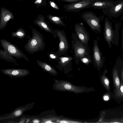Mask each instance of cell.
<instances>
[{"mask_svg": "<svg viewBox=\"0 0 123 123\" xmlns=\"http://www.w3.org/2000/svg\"><path fill=\"white\" fill-rule=\"evenodd\" d=\"M32 37L28 36L29 39L24 48L28 53L32 54L43 50L45 48V43L44 37L42 34L35 28L31 27Z\"/></svg>", "mask_w": 123, "mask_h": 123, "instance_id": "1", "label": "cell"}, {"mask_svg": "<svg viewBox=\"0 0 123 123\" xmlns=\"http://www.w3.org/2000/svg\"><path fill=\"white\" fill-rule=\"evenodd\" d=\"M55 82L53 86V89L55 91L68 92L79 93H89L95 90L92 87H87L85 86H77L70 82L63 80L53 79Z\"/></svg>", "mask_w": 123, "mask_h": 123, "instance_id": "2", "label": "cell"}, {"mask_svg": "<svg viewBox=\"0 0 123 123\" xmlns=\"http://www.w3.org/2000/svg\"><path fill=\"white\" fill-rule=\"evenodd\" d=\"M82 19L86 22L91 29L96 33H100L101 26V18L91 11H86L83 13L81 15Z\"/></svg>", "mask_w": 123, "mask_h": 123, "instance_id": "3", "label": "cell"}, {"mask_svg": "<svg viewBox=\"0 0 123 123\" xmlns=\"http://www.w3.org/2000/svg\"><path fill=\"white\" fill-rule=\"evenodd\" d=\"M2 46L11 55L18 59L23 58L28 62H29L28 57L16 45L6 40L2 39L0 40Z\"/></svg>", "mask_w": 123, "mask_h": 123, "instance_id": "4", "label": "cell"}, {"mask_svg": "<svg viewBox=\"0 0 123 123\" xmlns=\"http://www.w3.org/2000/svg\"><path fill=\"white\" fill-rule=\"evenodd\" d=\"M103 13L111 17L117 18L123 14V0H116L111 6L102 10Z\"/></svg>", "mask_w": 123, "mask_h": 123, "instance_id": "5", "label": "cell"}, {"mask_svg": "<svg viewBox=\"0 0 123 123\" xmlns=\"http://www.w3.org/2000/svg\"><path fill=\"white\" fill-rule=\"evenodd\" d=\"M93 0H82L64 5L63 6L65 10L67 11L75 12H79L84 9L91 7Z\"/></svg>", "mask_w": 123, "mask_h": 123, "instance_id": "6", "label": "cell"}, {"mask_svg": "<svg viewBox=\"0 0 123 123\" xmlns=\"http://www.w3.org/2000/svg\"><path fill=\"white\" fill-rule=\"evenodd\" d=\"M35 102L26 104L22 106L17 107L6 116L0 117V120L13 119L22 115L25 112L31 110Z\"/></svg>", "mask_w": 123, "mask_h": 123, "instance_id": "7", "label": "cell"}, {"mask_svg": "<svg viewBox=\"0 0 123 123\" xmlns=\"http://www.w3.org/2000/svg\"><path fill=\"white\" fill-rule=\"evenodd\" d=\"M115 32L112 27L111 22L107 18H106L104 21V36L110 48L111 47V43L113 40Z\"/></svg>", "mask_w": 123, "mask_h": 123, "instance_id": "8", "label": "cell"}, {"mask_svg": "<svg viewBox=\"0 0 123 123\" xmlns=\"http://www.w3.org/2000/svg\"><path fill=\"white\" fill-rule=\"evenodd\" d=\"M98 40H95L93 42V59L95 66L99 70L103 66L105 58L102 57V54L99 48Z\"/></svg>", "mask_w": 123, "mask_h": 123, "instance_id": "9", "label": "cell"}, {"mask_svg": "<svg viewBox=\"0 0 123 123\" xmlns=\"http://www.w3.org/2000/svg\"><path fill=\"white\" fill-rule=\"evenodd\" d=\"M14 16L12 12L8 9L3 7L0 9V30L4 29L7 26L8 21L13 20Z\"/></svg>", "mask_w": 123, "mask_h": 123, "instance_id": "10", "label": "cell"}, {"mask_svg": "<svg viewBox=\"0 0 123 123\" xmlns=\"http://www.w3.org/2000/svg\"><path fill=\"white\" fill-rule=\"evenodd\" d=\"M0 71L5 75L13 78L25 77L30 73L28 70L23 69L9 68L1 69Z\"/></svg>", "mask_w": 123, "mask_h": 123, "instance_id": "11", "label": "cell"}, {"mask_svg": "<svg viewBox=\"0 0 123 123\" xmlns=\"http://www.w3.org/2000/svg\"><path fill=\"white\" fill-rule=\"evenodd\" d=\"M34 24L45 31L53 34L54 32L52 28L46 21L44 17L42 14L38 15L34 20Z\"/></svg>", "mask_w": 123, "mask_h": 123, "instance_id": "12", "label": "cell"}, {"mask_svg": "<svg viewBox=\"0 0 123 123\" xmlns=\"http://www.w3.org/2000/svg\"><path fill=\"white\" fill-rule=\"evenodd\" d=\"M75 30L79 39L83 43H87L89 37L87 32L85 30L84 26L80 23H77L75 25Z\"/></svg>", "mask_w": 123, "mask_h": 123, "instance_id": "13", "label": "cell"}, {"mask_svg": "<svg viewBox=\"0 0 123 123\" xmlns=\"http://www.w3.org/2000/svg\"><path fill=\"white\" fill-rule=\"evenodd\" d=\"M115 2L113 0H93L91 7L95 9L103 10L111 6Z\"/></svg>", "mask_w": 123, "mask_h": 123, "instance_id": "14", "label": "cell"}, {"mask_svg": "<svg viewBox=\"0 0 123 123\" xmlns=\"http://www.w3.org/2000/svg\"><path fill=\"white\" fill-rule=\"evenodd\" d=\"M55 31L60 40L59 50L61 52H64L67 50L68 48L69 45L67 39L62 31L59 30Z\"/></svg>", "mask_w": 123, "mask_h": 123, "instance_id": "15", "label": "cell"}, {"mask_svg": "<svg viewBox=\"0 0 123 123\" xmlns=\"http://www.w3.org/2000/svg\"><path fill=\"white\" fill-rule=\"evenodd\" d=\"M36 62L44 71L53 75L56 76L57 74L58 73L56 70L50 65L45 62H43L38 60H37Z\"/></svg>", "mask_w": 123, "mask_h": 123, "instance_id": "16", "label": "cell"}, {"mask_svg": "<svg viewBox=\"0 0 123 123\" xmlns=\"http://www.w3.org/2000/svg\"><path fill=\"white\" fill-rule=\"evenodd\" d=\"M74 51L76 56L79 58H83L87 55L85 47L83 45L77 43L74 45Z\"/></svg>", "mask_w": 123, "mask_h": 123, "instance_id": "17", "label": "cell"}, {"mask_svg": "<svg viewBox=\"0 0 123 123\" xmlns=\"http://www.w3.org/2000/svg\"><path fill=\"white\" fill-rule=\"evenodd\" d=\"M0 58L9 62H13L16 65H19L16 63V59L7 51L4 49H0Z\"/></svg>", "mask_w": 123, "mask_h": 123, "instance_id": "18", "label": "cell"}, {"mask_svg": "<svg viewBox=\"0 0 123 123\" xmlns=\"http://www.w3.org/2000/svg\"><path fill=\"white\" fill-rule=\"evenodd\" d=\"M56 123H78L84 122L80 120L72 119L64 117L62 116H58Z\"/></svg>", "mask_w": 123, "mask_h": 123, "instance_id": "19", "label": "cell"}, {"mask_svg": "<svg viewBox=\"0 0 123 123\" xmlns=\"http://www.w3.org/2000/svg\"><path fill=\"white\" fill-rule=\"evenodd\" d=\"M12 37H17L22 39L25 37H27L26 32L22 27L19 28L16 32H13L11 33Z\"/></svg>", "mask_w": 123, "mask_h": 123, "instance_id": "20", "label": "cell"}, {"mask_svg": "<svg viewBox=\"0 0 123 123\" xmlns=\"http://www.w3.org/2000/svg\"><path fill=\"white\" fill-rule=\"evenodd\" d=\"M113 79L114 85L117 90L116 94L117 95L120 87V82L119 77L118 70L115 68L113 72Z\"/></svg>", "mask_w": 123, "mask_h": 123, "instance_id": "21", "label": "cell"}, {"mask_svg": "<svg viewBox=\"0 0 123 123\" xmlns=\"http://www.w3.org/2000/svg\"><path fill=\"white\" fill-rule=\"evenodd\" d=\"M47 18L49 21L55 24L63 26L66 25L62 21L60 17L49 14L47 15Z\"/></svg>", "mask_w": 123, "mask_h": 123, "instance_id": "22", "label": "cell"}, {"mask_svg": "<svg viewBox=\"0 0 123 123\" xmlns=\"http://www.w3.org/2000/svg\"><path fill=\"white\" fill-rule=\"evenodd\" d=\"M107 72L106 70L104 71L102 75L101 76L100 79L102 83L104 86L107 90H110V82L108 78L106 76L105 74Z\"/></svg>", "mask_w": 123, "mask_h": 123, "instance_id": "23", "label": "cell"}, {"mask_svg": "<svg viewBox=\"0 0 123 123\" xmlns=\"http://www.w3.org/2000/svg\"><path fill=\"white\" fill-rule=\"evenodd\" d=\"M72 59L69 57H62L60 58V63L62 66H65Z\"/></svg>", "mask_w": 123, "mask_h": 123, "instance_id": "24", "label": "cell"}, {"mask_svg": "<svg viewBox=\"0 0 123 123\" xmlns=\"http://www.w3.org/2000/svg\"><path fill=\"white\" fill-rule=\"evenodd\" d=\"M46 3V0H36L34 2V4L37 8H38L40 6L46 5H47Z\"/></svg>", "mask_w": 123, "mask_h": 123, "instance_id": "25", "label": "cell"}, {"mask_svg": "<svg viewBox=\"0 0 123 123\" xmlns=\"http://www.w3.org/2000/svg\"><path fill=\"white\" fill-rule=\"evenodd\" d=\"M40 118L39 117H33L31 118V120L29 123H41Z\"/></svg>", "mask_w": 123, "mask_h": 123, "instance_id": "26", "label": "cell"}, {"mask_svg": "<svg viewBox=\"0 0 123 123\" xmlns=\"http://www.w3.org/2000/svg\"><path fill=\"white\" fill-rule=\"evenodd\" d=\"M117 95L118 96H121L123 97V84L122 83L120 86Z\"/></svg>", "mask_w": 123, "mask_h": 123, "instance_id": "27", "label": "cell"}, {"mask_svg": "<svg viewBox=\"0 0 123 123\" xmlns=\"http://www.w3.org/2000/svg\"><path fill=\"white\" fill-rule=\"evenodd\" d=\"M47 55L49 58L50 59H56L57 57L56 55L55 54L51 53L48 54Z\"/></svg>", "mask_w": 123, "mask_h": 123, "instance_id": "28", "label": "cell"}, {"mask_svg": "<svg viewBox=\"0 0 123 123\" xmlns=\"http://www.w3.org/2000/svg\"><path fill=\"white\" fill-rule=\"evenodd\" d=\"M49 3L51 6L53 8L57 10H59V7L53 2L50 1Z\"/></svg>", "mask_w": 123, "mask_h": 123, "instance_id": "29", "label": "cell"}, {"mask_svg": "<svg viewBox=\"0 0 123 123\" xmlns=\"http://www.w3.org/2000/svg\"><path fill=\"white\" fill-rule=\"evenodd\" d=\"M81 60L83 62L86 64H88L89 63L90 61L89 59L86 57H83Z\"/></svg>", "mask_w": 123, "mask_h": 123, "instance_id": "30", "label": "cell"}, {"mask_svg": "<svg viewBox=\"0 0 123 123\" xmlns=\"http://www.w3.org/2000/svg\"><path fill=\"white\" fill-rule=\"evenodd\" d=\"M64 1L70 3H73L77 1H80V0H62Z\"/></svg>", "mask_w": 123, "mask_h": 123, "instance_id": "31", "label": "cell"}, {"mask_svg": "<svg viewBox=\"0 0 123 123\" xmlns=\"http://www.w3.org/2000/svg\"><path fill=\"white\" fill-rule=\"evenodd\" d=\"M103 99L105 100H108L109 99V97L107 95H105L103 97Z\"/></svg>", "mask_w": 123, "mask_h": 123, "instance_id": "32", "label": "cell"}, {"mask_svg": "<svg viewBox=\"0 0 123 123\" xmlns=\"http://www.w3.org/2000/svg\"><path fill=\"white\" fill-rule=\"evenodd\" d=\"M122 49L123 50V28L122 30Z\"/></svg>", "mask_w": 123, "mask_h": 123, "instance_id": "33", "label": "cell"}, {"mask_svg": "<svg viewBox=\"0 0 123 123\" xmlns=\"http://www.w3.org/2000/svg\"><path fill=\"white\" fill-rule=\"evenodd\" d=\"M121 77L122 81L123 82V68H122L121 73Z\"/></svg>", "mask_w": 123, "mask_h": 123, "instance_id": "34", "label": "cell"}, {"mask_svg": "<svg viewBox=\"0 0 123 123\" xmlns=\"http://www.w3.org/2000/svg\"><path fill=\"white\" fill-rule=\"evenodd\" d=\"M123 15H122V17H121L122 18H121V20H122V19H123Z\"/></svg>", "mask_w": 123, "mask_h": 123, "instance_id": "35", "label": "cell"}, {"mask_svg": "<svg viewBox=\"0 0 123 123\" xmlns=\"http://www.w3.org/2000/svg\"><path fill=\"white\" fill-rule=\"evenodd\" d=\"M122 55H123V54H122Z\"/></svg>", "mask_w": 123, "mask_h": 123, "instance_id": "36", "label": "cell"}, {"mask_svg": "<svg viewBox=\"0 0 123 123\" xmlns=\"http://www.w3.org/2000/svg\"></svg>", "mask_w": 123, "mask_h": 123, "instance_id": "37", "label": "cell"}, {"mask_svg": "<svg viewBox=\"0 0 123 123\" xmlns=\"http://www.w3.org/2000/svg\"></svg>", "mask_w": 123, "mask_h": 123, "instance_id": "38", "label": "cell"}]
</instances>
